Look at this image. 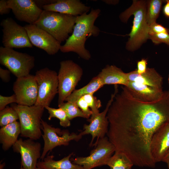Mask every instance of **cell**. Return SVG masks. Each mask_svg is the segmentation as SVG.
I'll return each mask as SVG.
<instances>
[{
    "mask_svg": "<svg viewBox=\"0 0 169 169\" xmlns=\"http://www.w3.org/2000/svg\"><path fill=\"white\" fill-rule=\"evenodd\" d=\"M106 165L111 169H131L134 165L126 154L120 152H115L108 160Z\"/></svg>",
    "mask_w": 169,
    "mask_h": 169,
    "instance_id": "obj_25",
    "label": "cell"
},
{
    "mask_svg": "<svg viewBox=\"0 0 169 169\" xmlns=\"http://www.w3.org/2000/svg\"><path fill=\"white\" fill-rule=\"evenodd\" d=\"M1 26L4 47L12 49L33 47L24 27L18 24L12 18L3 19Z\"/></svg>",
    "mask_w": 169,
    "mask_h": 169,
    "instance_id": "obj_11",
    "label": "cell"
},
{
    "mask_svg": "<svg viewBox=\"0 0 169 169\" xmlns=\"http://www.w3.org/2000/svg\"><path fill=\"white\" fill-rule=\"evenodd\" d=\"M149 39L155 44L164 43L169 46V33H162L149 35Z\"/></svg>",
    "mask_w": 169,
    "mask_h": 169,
    "instance_id": "obj_31",
    "label": "cell"
},
{
    "mask_svg": "<svg viewBox=\"0 0 169 169\" xmlns=\"http://www.w3.org/2000/svg\"><path fill=\"white\" fill-rule=\"evenodd\" d=\"M147 59H142L137 63V69H136L139 74H141L145 73L147 69Z\"/></svg>",
    "mask_w": 169,
    "mask_h": 169,
    "instance_id": "obj_35",
    "label": "cell"
},
{
    "mask_svg": "<svg viewBox=\"0 0 169 169\" xmlns=\"http://www.w3.org/2000/svg\"><path fill=\"white\" fill-rule=\"evenodd\" d=\"M93 95L92 94H88L82 97L87 102L92 113H97L100 112L99 109L101 106V103L100 100Z\"/></svg>",
    "mask_w": 169,
    "mask_h": 169,
    "instance_id": "obj_30",
    "label": "cell"
},
{
    "mask_svg": "<svg viewBox=\"0 0 169 169\" xmlns=\"http://www.w3.org/2000/svg\"><path fill=\"white\" fill-rule=\"evenodd\" d=\"M58 107L65 112L70 120L77 117L87 119L86 116L78 106L75 102H64L58 105Z\"/></svg>",
    "mask_w": 169,
    "mask_h": 169,
    "instance_id": "obj_27",
    "label": "cell"
},
{
    "mask_svg": "<svg viewBox=\"0 0 169 169\" xmlns=\"http://www.w3.org/2000/svg\"><path fill=\"white\" fill-rule=\"evenodd\" d=\"M12 107L17 112L21 128V136L33 140L42 135V117L45 108L35 105L31 106L14 104Z\"/></svg>",
    "mask_w": 169,
    "mask_h": 169,
    "instance_id": "obj_5",
    "label": "cell"
},
{
    "mask_svg": "<svg viewBox=\"0 0 169 169\" xmlns=\"http://www.w3.org/2000/svg\"><path fill=\"white\" fill-rule=\"evenodd\" d=\"M103 86L100 79L97 75L94 77L85 86L80 89H75L66 99L65 101L75 102L85 95L94 94Z\"/></svg>",
    "mask_w": 169,
    "mask_h": 169,
    "instance_id": "obj_24",
    "label": "cell"
},
{
    "mask_svg": "<svg viewBox=\"0 0 169 169\" xmlns=\"http://www.w3.org/2000/svg\"><path fill=\"white\" fill-rule=\"evenodd\" d=\"M17 100L15 95L14 94L9 96L0 95V111L5 108L6 106L11 103H17Z\"/></svg>",
    "mask_w": 169,
    "mask_h": 169,
    "instance_id": "obj_34",
    "label": "cell"
},
{
    "mask_svg": "<svg viewBox=\"0 0 169 169\" xmlns=\"http://www.w3.org/2000/svg\"><path fill=\"white\" fill-rule=\"evenodd\" d=\"M21 134V128L19 122L15 121L0 129V142L2 144L3 151L9 149L18 141Z\"/></svg>",
    "mask_w": 169,
    "mask_h": 169,
    "instance_id": "obj_22",
    "label": "cell"
},
{
    "mask_svg": "<svg viewBox=\"0 0 169 169\" xmlns=\"http://www.w3.org/2000/svg\"><path fill=\"white\" fill-rule=\"evenodd\" d=\"M163 1L151 0L147 2L146 18L149 25L156 22Z\"/></svg>",
    "mask_w": 169,
    "mask_h": 169,
    "instance_id": "obj_26",
    "label": "cell"
},
{
    "mask_svg": "<svg viewBox=\"0 0 169 169\" xmlns=\"http://www.w3.org/2000/svg\"><path fill=\"white\" fill-rule=\"evenodd\" d=\"M118 90V85H115L114 92L111 95L110 99L108 101L105 110L100 113H92L90 118L87 119L89 124H84L83 130L79 133L82 136L89 134L91 135L92 139L90 146L93 145V141L95 138H97L96 141H97L107 135L109 127V121L107 116V112Z\"/></svg>",
    "mask_w": 169,
    "mask_h": 169,
    "instance_id": "obj_12",
    "label": "cell"
},
{
    "mask_svg": "<svg viewBox=\"0 0 169 169\" xmlns=\"http://www.w3.org/2000/svg\"><path fill=\"white\" fill-rule=\"evenodd\" d=\"M102 84H121L126 86L128 83L127 73L114 65H107L97 75Z\"/></svg>",
    "mask_w": 169,
    "mask_h": 169,
    "instance_id": "obj_20",
    "label": "cell"
},
{
    "mask_svg": "<svg viewBox=\"0 0 169 169\" xmlns=\"http://www.w3.org/2000/svg\"><path fill=\"white\" fill-rule=\"evenodd\" d=\"M73 153L58 161L54 159V156L49 155L41 161H38L37 167L43 169H84L79 165L73 163L70 159Z\"/></svg>",
    "mask_w": 169,
    "mask_h": 169,
    "instance_id": "obj_23",
    "label": "cell"
},
{
    "mask_svg": "<svg viewBox=\"0 0 169 169\" xmlns=\"http://www.w3.org/2000/svg\"><path fill=\"white\" fill-rule=\"evenodd\" d=\"M24 27L33 45L50 55H54L60 50L61 43L45 30L35 24H27Z\"/></svg>",
    "mask_w": 169,
    "mask_h": 169,
    "instance_id": "obj_15",
    "label": "cell"
},
{
    "mask_svg": "<svg viewBox=\"0 0 169 169\" xmlns=\"http://www.w3.org/2000/svg\"><path fill=\"white\" fill-rule=\"evenodd\" d=\"M162 161L166 163L169 162V150L165 155L164 157L162 160Z\"/></svg>",
    "mask_w": 169,
    "mask_h": 169,
    "instance_id": "obj_41",
    "label": "cell"
},
{
    "mask_svg": "<svg viewBox=\"0 0 169 169\" xmlns=\"http://www.w3.org/2000/svg\"><path fill=\"white\" fill-rule=\"evenodd\" d=\"M19 169H24L22 166H21L20 168Z\"/></svg>",
    "mask_w": 169,
    "mask_h": 169,
    "instance_id": "obj_44",
    "label": "cell"
},
{
    "mask_svg": "<svg viewBox=\"0 0 169 169\" xmlns=\"http://www.w3.org/2000/svg\"><path fill=\"white\" fill-rule=\"evenodd\" d=\"M102 1L107 4L114 5L117 4L118 2V1L117 0H102Z\"/></svg>",
    "mask_w": 169,
    "mask_h": 169,
    "instance_id": "obj_40",
    "label": "cell"
},
{
    "mask_svg": "<svg viewBox=\"0 0 169 169\" xmlns=\"http://www.w3.org/2000/svg\"><path fill=\"white\" fill-rule=\"evenodd\" d=\"M90 8L79 0H57L55 3L44 6L43 10L77 16L87 13Z\"/></svg>",
    "mask_w": 169,
    "mask_h": 169,
    "instance_id": "obj_18",
    "label": "cell"
},
{
    "mask_svg": "<svg viewBox=\"0 0 169 169\" xmlns=\"http://www.w3.org/2000/svg\"><path fill=\"white\" fill-rule=\"evenodd\" d=\"M42 130L43 132L42 136L44 141L43 151L40 159L43 160L47 152L58 146H68L71 141H78L82 137L79 134L70 133L67 130H61L49 125L42 120Z\"/></svg>",
    "mask_w": 169,
    "mask_h": 169,
    "instance_id": "obj_10",
    "label": "cell"
},
{
    "mask_svg": "<svg viewBox=\"0 0 169 169\" xmlns=\"http://www.w3.org/2000/svg\"><path fill=\"white\" fill-rule=\"evenodd\" d=\"M162 33H169V30L161 24L154 23L149 26V34L152 35Z\"/></svg>",
    "mask_w": 169,
    "mask_h": 169,
    "instance_id": "obj_33",
    "label": "cell"
},
{
    "mask_svg": "<svg viewBox=\"0 0 169 169\" xmlns=\"http://www.w3.org/2000/svg\"><path fill=\"white\" fill-rule=\"evenodd\" d=\"M95 147L86 157H77L71 159L74 164L82 166L84 169H91L106 165L110 158L115 151L114 145L107 137L100 139L93 145Z\"/></svg>",
    "mask_w": 169,
    "mask_h": 169,
    "instance_id": "obj_9",
    "label": "cell"
},
{
    "mask_svg": "<svg viewBox=\"0 0 169 169\" xmlns=\"http://www.w3.org/2000/svg\"><path fill=\"white\" fill-rule=\"evenodd\" d=\"M35 58L12 48L0 47V63L17 78L27 76L35 66Z\"/></svg>",
    "mask_w": 169,
    "mask_h": 169,
    "instance_id": "obj_7",
    "label": "cell"
},
{
    "mask_svg": "<svg viewBox=\"0 0 169 169\" xmlns=\"http://www.w3.org/2000/svg\"><path fill=\"white\" fill-rule=\"evenodd\" d=\"M35 76L37 81L38 92L35 105L45 108L50 105L58 94V73L47 67L37 70Z\"/></svg>",
    "mask_w": 169,
    "mask_h": 169,
    "instance_id": "obj_8",
    "label": "cell"
},
{
    "mask_svg": "<svg viewBox=\"0 0 169 169\" xmlns=\"http://www.w3.org/2000/svg\"><path fill=\"white\" fill-rule=\"evenodd\" d=\"M100 12L99 8H92L89 13L76 16L72 34L61 45L60 51L64 53L73 52L84 60H89L91 55L85 48V43L88 37H97L99 34L100 29L94 23Z\"/></svg>",
    "mask_w": 169,
    "mask_h": 169,
    "instance_id": "obj_2",
    "label": "cell"
},
{
    "mask_svg": "<svg viewBox=\"0 0 169 169\" xmlns=\"http://www.w3.org/2000/svg\"><path fill=\"white\" fill-rule=\"evenodd\" d=\"M167 165L168 167V169H169V162H168L167 163Z\"/></svg>",
    "mask_w": 169,
    "mask_h": 169,
    "instance_id": "obj_42",
    "label": "cell"
},
{
    "mask_svg": "<svg viewBox=\"0 0 169 169\" xmlns=\"http://www.w3.org/2000/svg\"><path fill=\"white\" fill-rule=\"evenodd\" d=\"M129 81L163 90V78L153 68H147L146 72L139 74L136 69L127 73Z\"/></svg>",
    "mask_w": 169,
    "mask_h": 169,
    "instance_id": "obj_19",
    "label": "cell"
},
{
    "mask_svg": "<svg viewBox=\"0 0 169 169\" xmlns=\"http://www.w3.org/2000/svg\"><path fill=\"white\" fill-rule=\"evenodd\" d=\"M168 83L169 84V77H168Z\"/></svg>",
    "mask_w": 169,
    "mask_h": 169,
    "instance_id": "obj_45",
    "label": "cell"
},
{
    "mask_svg": "<svg viewBox=\"0 0 169 169\" xmlns=\"http://www.w3.org/2000/svg\"><path fill=\"white\" fill-rule=\"evenodd\" d=\"M7 2L18 20L29 24H34L43 10L34 0H8Z\"/></svg>",
    "mask_w": 169,
    "mask_h": 169,
    "instance_id": "obj_16",
    "label": "cell"
},
{
    "mask_svg": "<svg viewBox=\"0 0 169 169\" xmlns=\"http://www.w3.org/2000/svg\"><path fill=\"white\" fill-rule=\"evenodd\" d=\"M11 9L8 6L7 0L0 1V14L3 15L8 14L10 12Z\"/></svg>",
    "mask_w": 169,
    "mask_h": 169,
    "instance_id": "obj_37",
    "label": "cell"
},
{
    "mask_svg": "<svg viewBox=\"0 0 169 169\" xmlns=\"http://www.w3.org/2000/svg\"><path fill=\"white\" fill-rule=\"evenodd\" d=\"M28 138H20L13 146V151L21 156V166L24 169H35L38 160L41 156L40 143Z\"/></svg>",
    "mask_w": 169,
    "mask_h": 169,
    "instance_id": "obj_14",
    "label": "cell"
},
{
    "mask_svg": "<svg viewBox=\"0 0 169 169\" xmlns=\"http://www.w3.org/2000/svg\"><path fill=\"white\" fill-rule=\"evenodd\" d=\"M76 18L70 15L43 10L33 24L47 32L61 43L72 33Z\"/></svg>",
    "mask_w": 169,
    "mask_h": 169,
    "instance_id": "obj_4",
    "label": "cell"
},
{
    "mask_svg": "<svg viewBox=\"0 0 169 169\" xmlns=\"http://www.w3.org/2000/svg\"><path fill=\"white\" fill-rule=\"evenodd\" d=\"M36 5L40 8L43 6L55 3L57 0H34Z\"/></svg>",
    "mask_w": 169,
    "mask_h": 169,
    "instance_id": "obj_38",
    "label": "cell"
},
{
    "mask_svg": "<svg viewBox=\"0 0 169 169\" xmlns=\"http://www.w3.org/2000/svg\"><path fill=\"white\" fill-rule=\"evenodd\" d=\"M75 102L78 106L86 116L87 119L89 118L92 112L87 102L83 98L81 97Z\"/></svg>",
    "mask_w": 169,
    "mask_h": 169,
    "instance_id": "obj_32",
    "label": "cell"
},
{
    "mask_svg": "<svg viewBox=\"0 0 169 169\" xmlns=\"http://www.w3.org/2000/svg\"><path fill=\"white\" fill-rule=\"evenodd\" d=\"M35 169H43L42 168L39 167H37Z\"/></svg>",
    "mask_w": 169,
    "mask_h": 169,
    "instance_id": "obj_43",
    "label": "cell"
},
{
    "mask_svg": "<svg viewBox=\"0 0 169 169\" xmlns=\"http://www.w3.org/2000/svg\"><path fill=\"white\" fill-rule=\"evenodd\" d=\"M45 108L48 111L49 116L48 119L50 120L53 118H56L59 120V124L61 126L67 127L71 125L70 120L69 119L65 112L61 108H54L46 107Z\"/></svg>",
    "mask_w": 169,
    "mask_h": 169,
    "instance_id": "obj_28",
    "label": "cell"
},
{
    "mask_svg": "<svg viewBox=\"0 0 169 169\" xmlns=\"http://www.w3.org/2000/svg\"><path fill=\"white\" fill-rule=\"evenodd\" d=\"M135 95L145 101H152L160 100L164 91L135 82L129 81L126 86Z\"/></svg>",
    "mask_w": 169,
    "mask_h": 169,
    "instance_id": "obj_21",
    "label": "cell"
},
{
    "mask_svg": "<svg viewBox=\"0 0 169 169\" xmlns=\"http://www.w3.org/2000/svg\"><path fill=\"white\" fill-rule=\"evenodd\" d=\"M13 90L18 105L31 106L35 105L38 92V84L35 75L29 74L17 78Z\"/></svg>",
    "mask_w": 169,
    "mask_h": 169,
    "instance_id": "obj_13",
    "label": "cell"
},
{
    "mask_svg": "<svg viewBox=\"0 0 169 169\" xmlns=\"http://www.w3.org/2000/svg\"><path fill=\"white\" fill-rule=\"evenodd\" d=\"M58 74V105L64 103L75 90L83 74L82 68L71 60L61 61Z\"/></svg>",
    "mask_w": 169,
    "mask_h": 169,
    "instance_id": "obj_6",
    "label": "cell"
},
{
    "mask_svg": "<svg viewBox=\"0 0 169 169\" xmlns=\"http://www.w3.org/2000/svg\"><path fill=\"white\" fill-rule=\"evenodd\" d=\"M147 2L145 0H133L131 6L120 14L121 22H126L130 16L134 15L133 26L129 34L130 38L126 49L133 51L138 49L149 39V25L146 20Z\"/></svg>",
    "mask_w": 169,
    "mask_h": 169,
    "instance_id": "obj_3",
    "label": "cell"
},
{
    "mask_svg": "<svg viewBox=\"0 0 169 169\" xmlns=\"http://www.w3.org/2000/svg\"><path fill=\"white\" fill-rule=\"evenodd\" d=\"M18 119V113L11 106H6L0 111V126L1 127L13 123Z\"/></svg>",
    "mask_w": 169,
    "mask_h": 169,
    "instance_id": "obj_29",
    "label": "cell"
},
{
    "mask_svg": "<svg viewBox=\"0 0 169 169\" xmlns=\"http://www.w3.org/2000/svg\"><path fill=\"white\" fill-rule=\"evenodd\" d=\"M107 134L115 152L126 154L133 165L154 168L150 151L153 135L169 122V91L159 100L148 101L134 95L125 86L116 94L108 111Z\"/></svg>",
    "mask_w": 169,
    "mask_h": 169,
    "instance_id": "obj_1",
    "label": "cell"
},
{
    "mask_svg": "<svg viewBox=\"0 0 169 169\" xmlns=\"http://www.w3.org/2000/svg\"><path fill=\"white\" fill-rule=\"evenodd\" d=\"M150 148L155 162L162 161L169 150V122L161 126L155 132L151 141Z\"/></svg>",
    "mask_w": 169,
    "mask_h": 169,
    "instance_id": "obj_17",
    "label": "cell"
},
{
    "mask_svg": "<svg viewBox=\"0 0 169 169\" xmlns=\"http://www.w3.org/2000/svg\"><path fill=\"white\" fill-rule=\"evenodd\" d=\"M11 73L8 69L0 67V77L3 82L7 83L10 81Z\"/></svg>",
    "mask_w": 169,
    "mask_h": 169,
    "instance_id": "obj_36",
    "label": "cell"
},
{
    "mask_svg": "<svg viewBox=\"0 0 169 169\" xmlns=\"http://www.w3.org/2000/svg\"><path fill=\"white\" fill-rule=\"evenodd\" d=\"M166 4L163 7V12L166 16L169 18V0H166Z\"/></svg>",
    "mask_w": 169,
    "mask_h": 169,
    "instance_id": "obj_39",
    "label": "cell"
}]
</instances>
